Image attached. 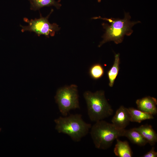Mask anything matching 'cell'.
Returning <instances> with one entry per match:
<instances>
[{
  "instance_id": "17",
  "label": "cell",
  "mask_w": 157,
  "mask_h": 157,
  "mask_svg": "<svg viewBox=\"0 0 157 157\" xmlns=\"http://www.w3.org/2000/svg\"><path fill=\"white\" fill-rule=\"evenodd\" d=\"M101 1V0H98V1L99 2H100Z\"/></svg>"
},
{
  "instance_id": "7",
  "label": "cell",
  "mask_w": 157,
  "mask_h": 157,
  "mask_svg": "<svg viewBox=\"0 0 157 157\" xmlns=\"http://www.w3.org/2000/svg\"><path fill=\"white\" fill-rule=\"evenodd\" d=\"M111 122L117 128L124 129L131 122V115L128 108L123 106H120L116 110Z\"/></svg>"
},
{
  "instance_id": "1",
  "label": "cell",
  "mask_w": 157,
  "mask_h": 157,
  "mask_svg": "<svg viewBox=\"0 0 157 157\" xmlns=\"http://www.w3.org/2000/svg\"><path fill=\"white\" fill-rule=\"evenodd\" d=\"M131 17L129 13L124 12L123 19L103 18L99 16L92 18L94 19H101L108 21V24L103 23L102 25L105 30V33L102 37L103 40L98 45L100 47L106 42L113 41L116 44L122 43L124 35L130 36L133 31L132 28L135 24L140 23V21H131Z\"/></svg>"
},
{
  "instance_id": "4",
  "label": "cell",
  "mask_w": 157,
  "mask_h": 157,
  "mask_svg": "<svg viewBox=\"0 0 157 157\" xmlns=\"http://www.w3.org/2000/svg\"><path fill=\"white\" fill-rule=\"evenodd\" d=\"M90 119L95 122L103 120L113 114V111L106 99L103 90L95 92L87 91L83 93Z\"/></svg>"
},
{
  "instance_id": "3",
  "label": "cell",
  "mask_w": 157,
  "mask_h": 157,
  "mask_svg": "<svg viewBox=\"0 0 157 157\" xmlns=\"http://www.w3.org/2000/svg\"><path fill=\"white\" fill-rule=\"evenodd\" d=\"M91 129L90 134L95 147L104 150L110 148L115 140L123 136L125 129H118L103 120L96 122Z\"/></svg>"
},
{
  "instance_id": "14",
  "label": "cell",
  "mask_w": 157,
  "mask_h": 157,
  "mask_svg": "<svg viewBox=\"0 0 157 157\" xmlns=\"http://www.w3.org/2000/svg\"><path fill=\"white\" fill-rule=\"evenodd\" d=\"M119 56V53L115 54V60L113 65L107 72L109 81V85L110 87H113L115 79L118 73L120 64Z\"/></svg>"
},
{
  "instance_id": "13",
  "label": "cell",
  "mask_w": 157,
  "mask_h": 157,
  "mask_svg": "<svg viewBox=\"0 0 157 157\" xmlns=\"http://www.w3.org/2000/svg\"><path fill=\"white\" fill-rule=\"evenodd\" d=\"M128 109L131 115V122L140 123L144 120L154 118L153 115L144 112L138 109L130 107Z\"/></svg>"
},
{
  "instance_id": "2",
  "label": "cell",
  "mask_w": 157,
  "mask_h": 157,
  "mask_svg": "<svg viewBox=\"0 0 157 157\" xmlns=\"http://www.w3.org/2000/svg\"><path fill=\"white\" fill-rule=\"evenodd\" d=\"M55 129L59 133L67 135L75 142H78L88 133L91 124L85 122L80 114H70L56 119Z\"/></svg>"
},
{
  "instance_id": "11",
  "label": "cell",
  "mask_w": 157,
  "mask_h": 157,
  "mask_svg": "<svg viewBox=\"0 0 157 157\" xmlns=\"http://www.w3.org/2000/svg\"><path fill=\"white\" fill-rule=\"evenodd\" d=\"M30 3V9L34 11L40 10L43 7L54 6L59 9L61 6L60 3V0H29Z\"/></svg>"
},
{
  "instance_id": "10",
  "label": "cell",
  "mask_w": 157,
  "mask_h": 157,
  "mask_svg": "<svg viewBox=\"0 0 157 157\" xmlns=\"http://www.w3.org/2000/svg\"><path fill=\"white\" fill-rule=\"evenodd\" d=\"M117 143L114 149L115 155L119 157H131L133 152L128 142L116 139Z\"/></svg>"
},
{
  "instance_id": "12",
  "label": "cell",
  "mask_w": 157,
  "mask_h": 157,
  "mask_svg": "<svg viewBox=\"0 0 157 157\" xmlns=\"http://www.w3.org/2000/svg\"><path fill=\"white\" fill-rule=\"evenodd\" d=\"M123 136L128 138L133 143L140 146H144L148 143L147 141L139 132L133 128L124 129Z\"/></svg>"
},
{
  "instance_id": "5",
  "label": "cell",
  "mask_w": 157,
  "mask_h": 157,
  "mask_svg": "<svg viewBox=\"0 0 157 157\" xmlns=\"http://www.w3.org/2000/svg\"><path fill=\"white\" fill-rule=\"evenodd\" d=\"M60 111L66 116L72 110L79 108L77 86L74 84L58 89L55 97Z\"/></svg>"
},
{
  "instance_id": "6",
  "label": "cell",
  "mask_w": 157,
  "mask_h": 157,
  "mask_svg": "<svg viewBox=\"0 0 157 157\" xmlns=\"http://www.w3.org/2000/svg\"><path fill=\"white\" fill-rule=\"evenodd\" d=\"M53 11V10L52 9L49 14L45 17H43L40 13V17L38 19L29 20L27 18L24 17V21L27 23L28 25L23 26L20 25L22 28L21 31L34 32L38 36L44 35L48 38L50 36H54L56 33L59 31L60 28L57 24H51L49 22L48 19Z\"/></svg>"
},
{
  "instance_id": "9",
  "label": "cell",
  "mask_w": 157,
  "mask_h": 157,
  "mask_svg": "<svg viewBox=\"0 0 157 157\" xmlns=\"http://www.w3.org/2000/svg\"><path fill=\"white\" fill-rule=\"evenodd\" d=\"M133 129L141 134L151 145L154 146L157 142V134L151 125L147 124Z\"/></svg>"
},
{
  "instance_id": "15",
  "label": "cell",
  "mask_w": 157,
  "mask_h": 157,
  "mask_svg": "<svg viewBox=\"0 0 157 157\" xmlns=\"http://www.w3.org/2000/svg\"><path fill=\"white\" fill-rule=\"evenodd\" d=\"M104 70L103 66L99 63L92 65L89 70V74L93 79L97 80L101 78L104 75Z\"/></svg>"
},
{
  "instance_id": "8",
  "label": "cell",
  "mask_w": 157,
  "mask_h": 157,
  "mask_svg": "<svg viewBox=\"0 0 157 157\" xmlns=\"http://www.w3.org/2000/svg\"><path fill=\"white\" fill-rule=\"evenodd\" d=\"M138 109L141 111L152 115L157 113V99L154 97L148 96L136 101Z\"/></svg>"
},
{
  "instance_id": "16",
  "label": "cell",
  "mask_w": 157,
  "mask_h": 157,
  "mask_svg": "<svg viewBox=\"0 0 157 157\" xmlns=\"http://www.w3.org/2000/svg\"><path fill=\"white\" fill-rule=\"evenodd\" d=\"M142 157H157V152L155 151V148L152 147L151 149L143 156Z\"/></svg>"
}]
</instances>
